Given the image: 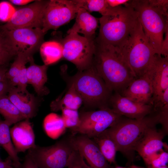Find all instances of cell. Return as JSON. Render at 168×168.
<instances>
[{
    "label": "cell",
    "mask_w": 168,
    "mask_h": 168,
    "mask_svg": "<svg viewBox=\"0 0 168 168\" xmlns=\"http://www.w3.org/2000/svg\"><path fill=\"white\" fill-rule=\"evenodd\" d=\"M95 43L92 66L111 91L121 93L135 79L128 64L118 47Z\"/></svg>",
    "instance_id": "cell-1"
},
{
    "label": "cell",
    "mask_w": 168,
    "mask_h": 168,
    "mask_svg": "<svg viewBox=\"0 0 168 168\" xmlns=\"http://www.w3.org/2000/svg\"><path fill=\"white\" fill-rule=\"evenodd\" d=\"M162 124L160 111L154 110L151 114L140 119L123 116L106 131L114 142L117 151L125 155L131 161L134 159V148L149 128Z\"/></svg>",
    "instance_id": "cell-2"
},
{
    "label": "cell",
    "mask_w": 168,
    "mask_h": 168,
    "mask_svg": "<svg viewBox=\"0 0 168 168\" xmlns=\"http://www.w3.org/2000/svg\"><path fill=\"white\" fill-rule=\"evenodd\" d=\"M129 2L118 7L115 14L99 18L100 28L96 42L119 48L124 45L138 20V13Z\"/></svg>",
    "instance_id": "cell-3"
},
{
    "label": "cell",
    "mask_w": 168,
    "mask_h": 168,
    "mask_svg": "<svg viewBox=\"0 0 168 168\" xmlns=\"http://www.w3.org/2000/svg\"><path fill=\"white\" fill-rule=\"evenodd\" d=\"M69 81V84L73 86L82 97L86 108L100 109L109 107V100L113 92L92 66L78 71Z\"/></svg>",
    "instance_id": "cell-4"
},
{
    "label": "cell",
    "mask_w": 168,
    "mask_h": 168,
    "mask_svg": "<svg viewBox=\"0 0 168 168\" xmlns=\"http://www.w3.org/2000/svg\"><path fill=\"white\" fill-rule=\"evenodd\" d=\"M119 49L135 79L145 74L156 54L139 19L126 42Z\"/></svg>",
    "instance_id": "cell-5"
},
{
    "label": "cell",
    "mask_w": 168,
    "mask_h": 168,
    "mask_svg": "<svg viewBox=\"0 0 168 168\" xmlns=\"http://www.w3.org/2000/svg\"><path fill=\"white\" fill-rule=\"evenodd\" d=\"M137 12L145 35L156 54L161 55L164 35L168 29V17L152 6L147 0H130Z\"/></svg>",
    "instance_id": "cell-6"
},
{
    "label": "cell",
    "mask_w": 168,
    "mask_h": 168,
    "mask_svg": "<svg viewBox=\"0 0 168 168\" xmlns=\"http://www.w3.org/2000/svg\"><path fill=\"white\" fill-rule=\"evenodd\" d=\"M72 134L64 137L50 146L36 145L28 153L39 168H66L69 158L75 148Z\"/></svg>",
    "instance_id": "cell-7"
},
{
    "label": "cell",
    "mask_w": 168,
    "mask_h": 168,
    "mask_svg": "<svg viewBox=\"0 0 168 168\" xmlns=\"http://www.w3.org/2000/svg\"><path fill=\"white\" fill-rule=\"evenodd\" d=\"M60 43L63 47V57L74 64L78 71L87 69L92 66L96 47L95 39L70 33Z\"/></svg>",
    "instance_id": "cell-8"
},
{
    "label": "cell",
    "mask_w": 168,
    "mask_h": 168,
    "mask_svg": "<svg viewBox=\"0 0 168 168\" xmlns=\"http://www.w3.org/2000/svg\"><path fill=\"white\" fill-rule=\"evenodd\" d=\"M77 125L70 128L72 134L85 135L92 138L115 124L122 116L110 107L81 111Z\"/></svg>",
    "instance_id": "cell-9"
},
{
    "label": "cell",
    "mask_w": 168,
    "mask_h": 168,
    "mask_svg": "<svg viewBox=\"0 0 168 168\" xmlns=\"http://www.w3.org/2000/svg\"><path fill=\"white\" fill-rule=\"evenodd\" d=\"M2 30L8 45L15 56L19 53H23L32 56V54L42 44L45 34L41 29L39 28Z\"/></svg>",
    "instance_id": "cell-10"
},
{
    "label": "cell",
    "mask_w": 168,
    "mask_h": 168,
    "mask_svg": "<svg viewBox=\"0 0 168 168\" xmlns=\"http://www.w3.org/2000/svg\"><path fill=\"white\" fill-rule=\"evenodd\" d=\"M80 7L76 0H49L42 19V30H56L76 16Z\"/></svg>",
    "instance_id": "cell-11"
},
{
    "label": "cell",
    "mask_w": 168,
    "mask_h": 168,
    "mask_svg": "<svg viewBox=\"0 0 168 168\" xmlns=\"http://www.w3.org/2000/svg\"><path fill=\"white\" fill-rule=\"evenodd\" d=\"M49 1H35L16 10L11 19L0 28L7 30L26 28L42 29L43 15Z\"/></svg>",
    "instance_id": "cell-12"
},
{
    "label": "cell",
    "mask_w": 168,
    "mask_h": 168,
    "mask_svg": "<svg viewBox=\"0 0 168 168\" xmlns=\"http://www.w3.org/2000/svg\"><path fill=\"white\" fill-rule=\"evenodd\" d=\"M149 78L153 91V105L168 88V56L155 54L145 73Z\"/></svg>",
    "instance_id": "cell-13"
},
{
    "label": "cell",
    "mask_w": 168,
    "mask_h": 168,
    "mask_svg": "<svg viewBox=\"0 0 168 168\" xmlns=\"http://www.w3.org/2000/svg\"><path fill=\"white\" fill-rule=\"evenodd\" d=\"M109 107L115 113L133 119H142L154 110L153 105L134 102L117 92L112 93Z\"/></svg>",
    "instance_id": "cell-14"
},
{
    "label": "cell",
    "mask_w": 168,
    "mask_h": 168,
    "mask_svg": "<svg viewBox=\"0 0 168 168\" xmlns=\"http://www.w3.org/2000/svg\"><path fill=\"white\" fill-rule=\"evenodd\" d=\"M72 135L75 149L86 160L91 168H112L91 138L82 134Z\"/></svg>",
    "instance_id": "cell-15"
},
{
    "label": "cell",
    "mask_w": 168,
    "mask_h": 168,
    "mask_svg": "<svg viewBox=\"0 0 168 168\" xmlns=\"http://www.w3.org/2000/svg\"><path fill=\"white\" fill-rule=\"evenodd\" d=\"M167 132L157 130L156 126L148 128L135 146L134 150L142 158L145 163L154 154L162 149V140Z\"/></svg>",
    "instance_id": "cell-16"
},
{
    "label": "cell",
    "mask_w": 168,
    "mask_h": 168,
    "mask_svg": "<svg viewBox=\"0 0 168 168\" xmlns=\"http://www.w3.org/2000/svg\"><path fill=\"white\" fill-rule=\"evenodd\" d=\"M12 141L17 153L24 152L34 147L35 135L29 119H26L15 124L10 128Z\"/></svg>",
    "instance_id": "cell-17"
},
{
    "label": "cell",
    "mask_w": 168,
    "mask_h": 168,
    "mask_svg": "<svg viewBox=\"0 0 168 168\" xmlns=\"http://www.w3.org/2000/svg\"><path fill=\"white\" fill-rule=\"evenodd\" d=\"M119 94L134 102L153 105L152 87L146 73L141 77L134 79Z\"/></svg>",
    "instance_id": "cell-18"
},
{
    "label": "cell",
    "mask_w": 168,
    "mask_h": 168,
    "mask_svg": "<svg viewBox=\"0 0 168 168\" xmlns=\"http://www.w3.org/2000/svg\"><path fill=\"white\" fill-rule=\"evenodd\" d=\"M8 98L26 119L35 116L38 104L35 96L28 92L22 93L17 87H14L8 92Z\"/></svg>",
    "instance_id": "cell-19"
},
{
    "label": "cell",
    "mask_w": 168,
    "mask_h": 168,
    "mask_svg": "<svg viewBox=\"0 0 168 168\" xmlns=\"http://www.w3.org/2000/svg\"><path fill=\"white\" fill-rule=\"evenodd\" d=\"M99 22V18L94 16L84 8L80 7L76 15L75 22L68 31V34L81 33L86 38L94 39Z\"/></svg>",
    "instance_id": "cell-20"
},
{
    "label": "cell",
    "mask_w": 168,
    "mask_h": 168,
    "mask_svg": "<svg viewBox=\"0 0 168 168\" xmlns=\"http://www.w3.org/2000/svg\"><path fill=\"white\" fill-rule=\"evenodd\" d=\"M29 62L30 65L27 68L26 71L28 83L32 85L38 96H42L48 94L49 90L44 86L48 79V66L45 64L39 65L35 64L33 57Z\"/></svg>",
    "instance_id": "cell-21"
},
{
    "label": "cell",
    "mask_w": 168,
    "mask_h": 168,
    "mask_svg": "<svg viewBox=\"0 0 168 168\" xmlns=\"http://www.w3.org/2000/svg\"><path fill=\"white\" fill-rule=\"evenodd\" d=\"M83 103L82 97L72 85L69 84L67 92L61 98L52 102L51 110L57 111L63 109L77 110Z\"/></svg>",
    "instance_id": "cell-22"
},
{
    "label": "cell",
    "mask_w": 168,
    "mask_h": 168,
    "mask_svg": "<svg viewBox=\"0 0 168 168\" xmlns=\"http://www.w3.org/2000/svg\"><path fill=\"white\" fill-rule=\"evenodd\" d=\"M10 127L5 120L0 119V146L5 150L11 159L13 168H18L21 163L12 141Z\"/></svg>",
    "instance_id": "cell-23"
},
{
    "label": "cell",
    "mask_w": 168,
    "mask_h": 168,
    "mask_svg": "<svg viewBox=\"0 0 168 168\" xmlns=\"http://www.w3.org/2000/svg\"><path fill=\"white\" fill-rule=\"evenodd\" d=\"M91 139L97 144L108 162L110 164L115 163L116 147L106 130Z\"/></svg>",
    "instance_id": "cell-24"
},
{
    "label": "cell",
    "mask_w": 168,
    "mask_h": 168,
    "mask_svg": "<svg viewBox=\"0 0 168 168\" xmlns=\"http://www.w3.org/2000/svg\"><path fill=\"white\" fill-rule=\"evenodd\" d=\"M40 48L42 59L47 66L56 62L63 57V47L60 43L45 42L42 43Z\"/></svg>",
    "instance_id": "cell-25"
},
{
    "label": "cell",
    "mask_w": 168,
    "mask_h": 168,
    "mask_svg": "<svg viewBox=\"0 0 168 168\" xmlns=\"http://www.w3.org/2000/svg\"><path fill=\"white\" fill-rule=\"evenodd\" d=\"M0 114L10 126L26 119L5 95L0 98Z\"/></svg>",
    "instance_id": "cell-26"
},
{
    "label": "cell",
    "mask_w": 168,
    "mask_h": 168,
    "mask_svg": "<svg viewBox=\"0 0 168 168\" xmlns=\"http://www.w3.org/2000/svg\"><path fill=\"white\" fill-rule=\"evenodd\" d=\"M80 7L88 12H98L102 16L111 15L116 12L117 7L111 8L108 5L106 0H76Z\"/></svg>",
    "instance_id": "cell-27"
},
{
    "label": "cell",
    "mask_w": 168,
    "mask_h": 168,
    "mask_svg": "<svg viewBox=\"0 0 168 168\" xmlns=\"http://www.w3.org/2000/svg\"><path fill=\"white\" fill-rule=\"evenodd\" d=\"M6 74V78L8 80L18 76L19 72L23 66L29 62L32 56H30L23 53H19Z\"/></svg>",
    "instance_id": "cell-28"
},
{
    "label": "cell",
    "mask_w": 168,
    "mask_h": 168,
    "mask_svg": "<svg viewBox=\"0 0 168 168\" xmlns=\"http://www.w3.org/2000/svg\"><path fill=\"white\" fill-rule=\"evenodd\" d=\"M61 110V117L64 127L71 128L77 125L79 120V115L77 110L63 109Z\"/></svg>",
    "instance_id": "cell-29"
},
{
    "label": "cell",
    "mask_w": 168,
    "mask_h": 168,
    "mask_svg": "<svg viewBox=\"0 0 168 168\" xmlns=\"http://www.w3.org/2000/svg\"><path fill=\"white\" fill-rule=\"evenodd\" d=\"M168 154L162 149L152 155L146 163L148 166L158 167L166 166Z\"/></svg>",
    "instance_id": "cell-30"
},
{
    "label": "cell",
    "mask_w": 168,
    "mask_h": 168,
    "mask_svg": "<svg viewBox=\"0 0 168 168\" xmlns=\"http://www.w3.org/2000/svg\"><path fill=\"white\" fill-rule=\"evenodd\" d=\"M44 127L46 132L51 128H58L64 126L61 117L52 113L47 115L44 121Z\"/></svg>",
    "instance_id": "cell-31"
},
{
    "label": "cell",
    "mask_w": 168,
    "mask_h": 168,
    "mask_svg": "<svg viewBox=\"0 0 168 168\" xmlns=\"http://www.w3.org/2000/svg\"><path fill=\"white\" fill-rule=\"evenodd\" d=\"M66 168H91L84 161V158L76 149L71 155Z\"/></svg>",
    "instance_id": "cell-32"
},
{
    "label": "cell",
    "mask_w": 168,
    "mask_h": 168,
    "mask_svg": "<svg viewBox=\"0 0 168 168\" xmlns=\"http://www.w3.org/2000/svg\"><path fill=\"white\" fill-rule=\"evenodd\" d=\"M16 10L9 2L3 1L0 2V21L8 22L12 18Z\"/></svg>",
    "instance_id": "cell-33"
},
{
    "label": "cell",
    "mask_w": 168,
    "mask_h": 168,
    "mask_svg": "<svg viewBox=\"0 0 168 168\" xmlns=\"http://www.w3.org/2000/svg\"><path fill=\"white\" fill-rule=\"evenodd\" d=\"M0 55L11 58L14 56L7 43L3 31L0 28Z\"/></svg>",
    "instance_id": "cell-34"
},
{
    "label": "cell",
    "mask_w": 168,
    "mask_h": 168,
    "mask_svg": "<svg viewBox=\"0 0 168 168\" xmlns=\"http://www.w3.org/2000/svg\"><path fill=\"white\" fill-rule=\"evenodd\" d=\"M149 4L160 12L165 16L168 17V1L166 0H148Z\"/></svg>",
    "instance_id": "cell-35"
},
{
    "label": "cell",
    "mask_w": 168,
    "mask_h": 168,
    "mask_svg": "<svg viewBox=\"0 0 168 168\" xmlns=\"http://www.w3.org/2000/svg\"><path fill=\"white\" fill-rule=\"evenodd\" d=\"M25 65L22 66L18 75L19 84L17 87L22 93H27L28 92L27 90L28 81L26 74L27 68Z\"/></svg>",
    "instance_id": "cell-36"
},
{
    "label": "cell",
    "mask_w": 168,
    "mask_h": 168,
    "mask_svg": "<svg viewBox=\"0 0 168 168\" xmlns=\"http://www.w3.org/2000/svg\"><path fill=\"white\" fill-rule=\"evenodd\" d=\"M18 168H39L30 156L27 153L23 162Z\"/></svg>",
    "instance_id": "cell-37"
},
{
    "label": "cell",
    "mask_w": 168,
    "mask_h": 168,
    "mask_svg": "<svg viewBox=\"0 0 168 168\" xmlns=\"http://www.w3.org/2000/svg\"><path fill=\"white\" fill-rule=\"evenodd\" d=\"M13 86L9 80L7 78L5 80L0 82V98L8 92Z\"/></svg>",
    "instance_id": "cell-38"
},
{
    "label": "cell",
    "mask_w": 168,
    "mask_h": 168,
    "mask_svg": "<svg viewBox=\"0 0 168 168\" xmlns=\"http://www.w3.org/2000/svg\"><path fill=\"white\" fill-rule=\"evenodd\" d=\"M165 36L162 42L161 55L166 57L168 56V29L165 33Z\"/></svg>",
    "instance_id": "cell-39"
},
{
    "label": "cell",
    "mask_w": 168,
    "mask_h": 168,
    "mask_svg": "<svg viewBox=\"0 0 168 168\" xmlns=\"http://www.w3.org/2000/svg\"><path fill=\"white\" fill-rule=\"evenodd\" d=\"M130 0H106L109 6L111 8H115L121 6L127 5Z\"/></svg>",
    "instance_id": "cell-40"
},
{
    "label": "cell",
    "mask_w": 168,
    "mask_h": 168,
    "mask_svg": "<svg viewBox=\"0 0 168 168\" xmlns=\"http://www.w3.org/2000/svg\"><path fill=\"white\" fill-rule=\"evenodd\" d=\"M0 168H13L12 162L9 156L4 161L0 160Z\"/></svg>",
    "instance_id": "cell-41"
},
{
    "label": "cell",
    "mask_w": 168,
    "mask_h": 168,
    "mask_svg": "<svg viewBox=\"0 0 168 168\" xmlns=\"http://www.w3.org/2000/svg\"><path fill=\"white\" fill-rule=\"evenodd\" d=\"M9 1L12 3L17 5H24L33 1L31 0H11Z\"/></svg>",
    "instance_id": "cell-42"
},
{
    "label": "cell",
    "mask_w": 168,
    "mask_h": 168,
    "mask_svg": "<svg viewBox=\"0 0 168 168\" xmlns=\"http://www.w3.org/2000/svg\"><path fill=\"white\" fill-rule=\"evenodd\" d=\"M11 85L14 87L19 86V81L18 76L14 77L9 80Z\"/></svg>",
    "instance_id": "cell-43"
},
{
    "label": "cell",
    "mask_w": 168,
    "mask_h": 168,
    "mask_svg": "<svg viewBox=\"0 0 168 168\" xmlns=\"http://www.w3.org/2000/svg\"><path fill=\"white\" fill-rule=\"evenodd\" d=\"M7 71L6 69L0 67V82L6 80V74Z\"/></svg>",
    "instance_id": "cell-44"
},
{
    "label": "cell",
    "mask_w": 168,
    "mask_h": 168,
    "mask_svg": "<svg viewBox=\"0 0 168 168\" xmlns=\"http://www.w3.org/2000/svg\"><path fill=\"white\" fill-rule=\"evenodd\" d=\"M10 58L0 55V66L5 63Z\"/></svg>",
    "instance_id": "cell-45"
},
{
    "label": "cell",
    "mask_w": 168,
    "mask_h": 168,
    "mask_svg": "<svg viewBox=\"0 0 168 168\" xmlns=\"http://www.w3.org/2000/svg\"><path fill=\"white\" fill-rule=\"evenodd\" d=\"M130 167H131L132 168H145L143 167L135 165H132L130 166Z\"/></svg>",
    "instance_id": "cell-46"
},
{
    "label": "cell",
    "mask_w": 168,
    "mask_h": 168,
    "mask_svg": "<svg viewBox=\"0 0 168 168\" xmlns=\"http://www.w3.org/2000/svg\"><path fill=\"white\" fill-rule=\"evenodd\" d=\"M147 168H168L167 166L166 165L165 166H161V167H155V168L152 167L151 166H148Z\"/></svg>",
    "instance_id": "cell-47"
},
{
    "label": "cell",
    "mask_w": 168,
    "mask_h": 168,
    "mask_svg": "<svg viewBox=\"0 0 168 168\" xmlns=\"http://www.w3.org/2000/svg\"><path fill=\"white\" fill-rule=\"evenodd\" d=\"M132 168L131 167H123L121 166H116L114 168Z\"/></svg>",
    "instance_id": "cell-48"
},
{
    "label": "cell",
    "mask_w": 168,
    "mask_h": 168,
    "mask_svg": "<svg viewBox=\"0 0 168 168\" xmlns=\"http://www.w3.org/2000/svg\"><path fill=\"white\" fill-rule=\"evenodd\" d=\"M0 159H1V158H0Z\"/></svg>",
    "instance_id": "cell-49"
},
{
    "label": "cell",
    "mask_w": 168,
    "mask_h": 168,
    "mask_svg": "<svg viewBox=\"0 0 168 168\" xmlns=\"http://www.w3.org/2000/svg\"></svg>",
    "instance_id": "cell-50"
}]
</instances>
